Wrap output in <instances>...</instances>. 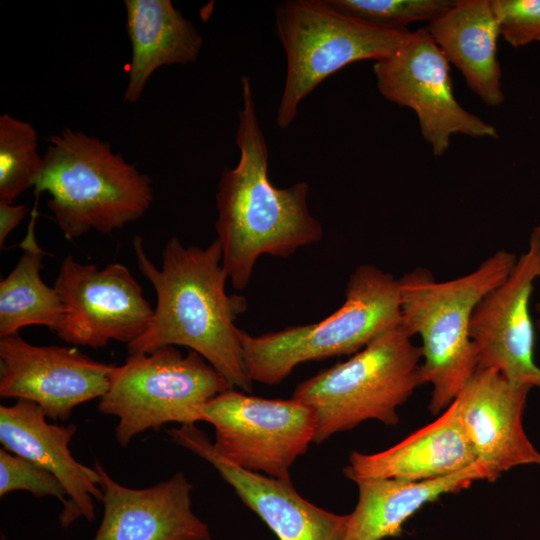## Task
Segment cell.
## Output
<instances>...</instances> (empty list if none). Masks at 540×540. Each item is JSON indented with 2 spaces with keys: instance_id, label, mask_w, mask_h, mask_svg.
Returning <instances> with one entry per match:
<instances>
[{
  "instance_id": "1",
  "label": "cell",
  "mask_w": 540,
  "mask_h": 540,
  "mask_svg": "<svg viewBox=\"0 0 540 540\" xmlns=\"http://www.w3.org/2000/svg\"><path fill=\"white\" fill-rule=\"evenodd\" d=\"M133 249L140 272L156 292L157 304L145 332L127 345L130 355L184 346L201 355L233 387L250 393L253 382L235 325L247 309V299L226 292L229 279L218 240L202 248L184 246L172 237L164 247L160 268L145 253L140 236L135 237Z\"/></svg>"
},
{
  "instance_id": "2",
  "label": "cell",
  "mask_w": 540,
  "mask_h": 540,
  "mask_svg": "<svg viewBox=\"0 0 540 540\" xmlns=\"http://www.w3.org/2000/svg\"><path fill=\"white\" fill-rule=\"evenodd\" d=\"M241 84L243 108L238 113L235 139L240 159L235 168H225L221 174L215 223L223 266L236 290L248 286L259 257L287 258L302 247L320 242L324 234L321 223L308 209L306 182L287 188L271 183L268 148L249 78L243 76Z\"/></svg>"
},
{
  "instance_id": "3",
  "label": "cell",
  "mask_w": 540,
  "mask_h": 540,
  "mask_svg": "<svg viewBox=\"0 0 540 540\" xmlns=\"http://www.w3.org/2000/svg\"><path fill=\"white\" fill-rule=\"evenodd\" d=\"M517 261L514 253L499 250L463 276L437 281L425 268L399 279L401 326L421 339L420 377L430 384L429 410L444 411L477 369L470 337L473 312L500 285Z\"/></svg>"
},
{
  "instance_id": "4",
  "label": "cell",
  "mask_w": 540,
  "mask_h": 540,
  "mask_svg": "<svg viewBox=\"0 0 540 540\" xmlns=\"http://www.w3.org/2000/svg\"><path fill=\"white\" fill-rule=\"evenodd\" d=\"M66 239L90 230L110 233L141 218L153 201L151 179L112 151L109 142L63 129L48 139L34 182Z\"/></svg>"
},
{
  "instance_id": "5",
  "label": "cell",
  "mask_w": 540,
  "mask_h": 540,
  "mask_svg": "<svg viewBox=\"0 0 540 540\" xmlns=\"http://www.w3.org/2000/svg\"><path fill=\"white\" fill-rule=\"evenodd\" d=\"M399 325V279L363 264L349 276L343 304L321 321L258 336L240 329L239 338L250 380L276 385L301 363L355 354Z\"/></svg>"
},
{
  "instance_id": "6",
  "label": "cell",
  "mask_w": 540,
  "mask_h": 540,
  "mask_svg": "<svg viewBox=\"0 0 540 540\" xmlns=\"http://www.w3.org/2000/svg\"><path fill=\"white\" fill-rule=\"evenodd\" d=\"M420 346L401 326L372 340L348 360L300 383L293 398L314 412V441L351 430L363 421L399 422L397 408L422 385Z\"/></svg>"
},
{
  "instance_id": "7",
  "label": "cell",
  "mask_w": 540,
  "mask_h": 540,
  "mask_svg": "<svg viewBox=\"0 0 540 540\" xmlns=\"http://www.w3.org/2000/svg\"><path fill=\"white\" fill-rule=\"evenodd\" d=\"M276 35L287 56L276 122L287 128L300 102L324 79L350 63L392 54L409 30H389L357 21L326 0H288L275 10Z\"/></svg>"
},
{
  "instance_id": "8",
  "label": "cell",
  "mask_w": 540,
  "mask_h": 540,
  "mask_svg": "<svg viewBox=\"0 0 540 540\" xmlns=\"http://www.w3.org/2000/svg\"><path fill=\"white\" fill-rule=\"evenodd\" d=\"M230 388L234 387L195 351L183 355L175 346H165L132 354L116 366L98 410L118 418L116 441L127 447L149 429L199 422V408Z\"/></svg>"
},
{
  "instance_id": "9",
  "label": "cell",
  "mask_w": 540,
  "mask_h": 540,
  "mask_svg": "<svg viewBox=\"0 0 540 540\" xmlns=\"http://www.w3.org/2000/svg\"><path fill=\"white\" fill-rule=\"evenodd\" d=\"M198 417L214 427L213 447L224 459L281 480H290V467L316 431L314 412L302 401L250 396L234 388L202 405Z\"/></svg>"
},
{
  "instance_id": "10",
  "label": "cell",
  "mask_w": 540,
  "mask_h": 540,
  "mask_svg": "<svg viewBox=\"0 0 540 540\" xmlns=\"http://www.w3.org/2000/svg\"><path fill=\"white\" fill-rule=\"evenodd\" d=\"M379 92L412 109L421 135L442 156L453 135L498 138L494 126L463 108L454 96L449 62L426 28L410 32L390 55L373 66Z\"/></svg>"
},
{
  "instance_id": "11",
  "label": "cell",
  "mask_w": 540,
  "mask_h": 540,
  "mask_svg": "<svg viewBox=\"0 0 540 540\" xmlns=\"http://www.w3.org/2000/svg\"><path fill=\"white\" fill-rule=\"evenodd\" d=\"M54 287L64 308L56 334L74 345L99 348L113 340L128 345L145 332L154 315L141 286L121 263L99 268L69 255Z\"/></svg>"
},
{
  "instance_id": "12",
  "label": "cell",
  "mask_w": 540,
  "mask_h": 540,
  "mask_svg": "<svg viewBox=\"0 0 540 540\" xmlns=\"http://www.w3.org/2000/svg\"><path fill=\"white\" fill-rule=\"evenodd\" d=\"M114 365L76 348L38 346L18 334L0 340V396L36 403L53 420L108 391Z\"/></svg>"
},
{
  "instance_id": "13",
  "label": "cell",
  "mask_w": 540,
  "mask_h": 540,
  "mask_svg": "<svg viewBox=\"0 0 540 540\" xmlns=\"http://www.w3.org/2000/svg\"><path fill=\"white\" fill-rule=\"evenodd\" d=\"M538 278L539 249L530 240L508 277L476 306L470 325L477 369L496 370L510 381L532 388H540L530 314L531 295Z\"/></svg>"
},
{
  "instance_id": "14",
  "label": "cell",
  "mask_w": 540,
  "mask_h": 540,
  "mask_svg": "<svg viewBox=\"0 0 540 540\" xmlns=\"http://www.w3.org/2000/svg\"><path fill=\"white\" fill-rule=\"evenodd\" d=\"M171 439L208 461L279 540H344L348 515L324 510L304 499L291 484L248 471L218 454L195 424L168 430Z\"/></svg>"
},
{
  "instance_id": "15",
  "label": "cell",
  "mask_w": 540,
  "mask_h": 540,
  "mask_svg": "<svg viewBox=\"0 0 540 540\" xmlns=\"http://www.w3.org/2000/svg\"><path fill=\"white\" fill-rule=\"evenodd\" d=\"M531 389L496 370L476 369L453 400L477 460L498 477L517 466L540 465V451L522 424Z\"/></svg>"
},
{
  "instance_id": "16",
  "label": "cell",
  "mask_w": 540,
  "mask_h": 540,
  "mask_svg": "<svg viewBox=\"0 0 540 540\" xmlns=\"http://www.w3.org/2000/svg\"><path fill=\"white\" fill-rule=\"evenodd\" d=\"M104 513L92 540H212L192 510L193 485L182 472L146 488L115 481L98 462Z\"/></svg>"
},
{
  "instance_id": "17",
  "label": "cell",
  "mask_w": 540,
  "mask_h": 540,
  "mask_svg": "<svg viewBox=\"0 0 540 540\" xmlns=\"http://www.w3.org/2000/svg\"><path fill=\"white\" fill-rule=\"evenodd\" d=\"M36 403L17 400L0 406V442L3 448L51 472L62 483L68 505L59 516L63 528L79 517L95 518L94 500H102L97 471L76 461L69 443L77 431L74 424H51Z\"/></svg>"
},
{
  "instance_id": "18",
  "label": "cell",
  "mask_w": 540,
  "mask_h": 540,
  "mask_svg": "<svg viewBox=\"0 0 540 540\" xmlns=\"http://www.w3.org/2000/svg\"><path fill=\"white\" fill-rule=\"evenodd\" d=\"M477 461L453 401L435 421L396 445L372 454L353 451L343 473L354 482L425 481L454 474Z\"/></svg>"
},
{
  "instance_id": "19",
  "label": "cell",
  "mask_w": 540,
  "mask_h": 540,
  "mask_svg": "<svg viewBox=\"0 0 540 540\" xmlns=\"http://www.w3.org/2000/svg\"><path fill=\"white\" fill-rule=\"evenodd\" d=\"M426 29L486 105L497 107L504 102L497 57L500 30L491 0H455Z\"/></svg>"
},
{
  "instance_id": "20",
  "label": "cell",
  "mask_w": 540,
  "mask_h": 540,
  "mask_svg": "<svg viewBox=\"0 0 540 540\" xmlns=\"http://www.w3.org/2000/svg\"><path fill=\"white\" fill-rule=\"evenodd\" d=\"M498 476L480 461L454 474L425 481L363 479L358 501L348 522L344 540H382L400 536L403 524L424 505L468 488L478 480Z\"/></svg>"
},
{
  "instance_id": "21",
  "label": "cell",
  "mask_w": 540,
  "mask_h": 540,
  "mask_svg": "<svg viewBox=\"0 0 540 540\" xmlns=\"http://www.w3.org/2000/svg\"><path fill=\"white\" fill-rule=\"evenodd\" d=\"M124 5L132 48L124 99L135 103L158 68L195 62L203 38L170 0H125Z\"/></svg>"
},
{
  "instance_id": "22",
  "label": "cell",
  "mask_w": 540,
  "mask_h": 540,
  "mask_svg": "<svg viewBox=\"0 0 540 540\" xmlns=\"http://www.w3.org/2000/svg\"><path fill=\"white\" fill-rule=\"evenodd\" d=\"M27 232L20 243L22 255L0 282V337L18 334L27 326H46L56 332L63 319V304L55 287L40 276L46 252L39 246L35 225L37 203L30 214Z\"/></svg>"
},
{
  "instance_id": "23",
  "label": "cell",
  "mask_w": 540,
  "mask_h": 540,
  "mask_svg": "<svg viewBox=\"0 0 540 540\" xmlns=\"http://www.w3.org/2000/svg\"><path fill=\"white\" fill-rule=\"evenodd\" d=\"M43 164L38 134L31 123L0 116V201L13 202L33 187Z\"/></svg>"
},
{
  "instance_id": "24",
  "label": "cell",
  "mask_w": 540,
  "mask_h": 540,
  "mask_svg": "<svg viewBox=\"0 0 540 540\" xmlns=\"http://www.w3.org/2000/svg\"><path fill=\"white\" fill-rule=\"evenodd\" d=\"M339 12L370 26L407 30L422 21L431 22L455 0H326Z\"/></svg>"
},
{
  "instance_id": "25",
  "label": "cell",
  "mask_w": 540,
  "mask_h": 540,
  "mask_svg": "<svg viewBox=\"0 0 540 540\" xmlns=\"http://www.w3.org/2000/svg\"><path fill=\"white\" fill-rule=\"evenodd\" d=\"M15 490L29 491L35 497L53 496L64 508L67 492L55 475L22 456L0 449V496Z\"/></svg>"
},
{
  "instance_id": "26",
  "label": "cell",
  "mask_w": 540,
  "mask_h": 540,
  "mask_svg": "<svg viewBox=\"0 0 540 540\" xmlns=\"http://www.w3.org/2000/svg\"><path fill=\"white\" fill-rule=\"evenodd\" d=\"M500 36L514 48L540 41V0H491Z\"/></svg>"
},
{
  "instance_id": "27",
  "label": "cell",
  "mask_w": 540,
  "mask_h": 540,
  "mask_svg": "<svg viewBox=\"0 0 540 540\" xmlns=\"http://www.w3.org/2000/svg\"><path fill=\"white\" fill-rule=\"evenodd\" d=\"M28 213L25 204L14 205L0 201V247L3 248L9 234L19 225Z\"/></svg>"
},
{
  "instance_id": "28",
  "label": "cell",
  "mask_w": 540,
  "mask_h": 540,
  "mask_svg": "<svg viewBox=\"0 0 540 540\" xmlns=\"http://www.w3.org/2000/svg\"><path fill=\"white\" fill-rule=\"evenodd\" d=\"M530 240L536 243L539 249V254H540V225H538L537 227L533 229Z\"/></svg>"
},
{
  "instance_id": "29",
  "label": "cell",
  "mask_w": 540,
  "mask_h": 540,
  "mask_svg": "<svg viewBox=\"0 0 540 540\" xmlns=\"http://www.w3.org/2000/svg\"><path fill=\"white\" fill-rule=\"evenodd\" d=\"M536 310H537V313H538V327L540 329V301L538 302V304L536 306Z\"/></svg>"
},
{
  "instance_id": "30",
  "label": "cell",
  "mask_w": 540,
  "mask_h": 540,
  "mask_svg": "<svg viewBox=\"0 0 540 540\" xmlns=\"http://www.w3.org/2000/svg\"><path fill=\"white\" fill-rule=\"evenodd\" d=\"M2 540H5V537H2Z\"/></svg>"
}]
</instances>
